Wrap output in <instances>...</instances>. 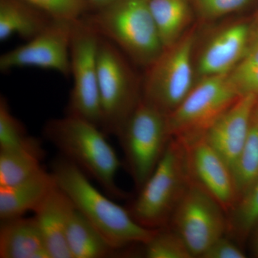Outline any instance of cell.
Wrapping results in <instances>:
<instances>
[{
    "label": "cell",
    "instance_id": "6da1fadb",
    "mask_svg": "<svg viewBox=\"0 0 258 258\" xmlns=\"http://www.w3.org/2000/svg\"><path fill=\"white\" fill-rule=\"evenodd\" d=\"M51 173L75 208L115 250L129 244H146L157 232L136 221L128 210L97 189L79 166L62 155L52 162Z\"/></svg>",
    "mask_w": 258,
    "mask_h": 258
},
{
    "label": "cell",
    "instance_id": "7a4b0ae2",
    "mask_svg": "<svg viewBox=\"0 0 258 258\" xmlns=\"http://www.w3.org/2000/svg\"><path fill=\"white\" fill-rule=\"evenodd\" d=\"M43 134L62 157L96 180L110 198H125L115 183L119 159L99 126L67 114L49 120L44 125Z\"/></svg>",
    "mask_w": 258,
    "mask_h": 258
},
{
    "label": "cell",
    "instance_id": "3957f363",
    "mask_svg": "<svg viewBox=\"0 0 258 258\" xmlns=\"http://www.w3.org/2000/svg\"><path fill=\"white\" fill-rule=\"evenodd\" d=\"M82 20L139 66L149 67L164 50L149 0H115Z\"/></svg>",
    "mask_w": 258,
    "mask_h": 258
},
{
    "label": "cell",
    "instance_id": "277c9868",
    "mask_svg": "<svg viewBox=\"0 0 258 258\" xmlns=\"http://www.w3.org/2000/svg\"><path fill=\"white\" fill-rule=\"evenodd\" d=\"M190 181L184 144L171 138L157 167L139 189L128 210L141 225L152 230L163 228Z\"/></svg>",
    "mask_w": 258,
    "mask_h": 258
},
{
    "label": "cell",
    "instance_id": "5b68a950",
    "mask_svg": "<svg viewBox=\"0 0 258 258\" xmlns=\"http://www.w3.org/2000/svg\"><path fill=\"white\" fill-rule=\"evenodd\" d=\"M117 137L139 190L157 167L170 140L166 115L142 98Z\"/></svg>",
    "mask_w": 258,
    "mask_h": 258
},
{
    "label": "cell",
    "instance_id": "8992f818",
    "mask_svg": "<svg viewBox=\"0 0 258 258\" xmlns=\"http://www.w3.org/2000/svg\"><path fill=\"white\" fill-rule=\"evenodd\" d=\"M240 97L227 74L200 79L179 106L166 115L169 137L182 142L203 137Z\"/></svg>",
    "mask_w": 258,
    "mask_h": 258
},
{
    "label": "cell",
    "instance_id": "52a82bcc",
    "mask_svg": "<svg viewBox=\"0 0 258 258\" xmlns=\"http://www.w3.org/2000/svg\"><path fill=\"white\" fill-rule=\"evenodd\" d=\"M98 75L102 113L101 128L106 134L118 136L142 97L137 94L133 73L123 52L114 44L101 36L98 51Z\"/></svg>",
    "mask_w": 258,
    "mask_h": 258
},
{
    "label": "cell",
    "instance_id": "ba28073f",
    "mask_svg": "<svg viewBox=\"0 0 258 258\" xmlns=\"http://www.w3.org/2000/svg\"><path fill=\"white\" fill-rule=\"evenodd\" d=\"M195 43L194 32H186L147 68L142 99L166 115L179 106L195 86Z\"/></svg>",
    "mask_w": 258,
    "mask_h": 258
},
{
    "label": "cell",
    "instance_id": "9c48e42d",
    "mask_svg": "<svg viewBox=\"0 0 258 258\" xmlns=\"http://www.w3.org/2000/svg\"><path fill=\"white\" fill-rule=\"evenodd\" d=\"M100 36L82 18L73 23L70 61L73 77L68 115L87 120L101 128L98 51Z\"/></svg>",
    "mask_w": 258,
    "mask_h": 258
},
{
    "label": "cell",
    "instance_id": "30bf717a",
    "mask_svg": "<svg viewBox=\"0 0 258 258\" xmlns=\"http://www.w3.org/2000/svg\"><path fill=\"white\" fill-rule=\"evenodd\" d=\"M225 211L220 203L190 179L170 220L194 257H200L227 228ZM170 222V221H169Z\"/></svg>",
    "mask_w": 258,
    "mask_h": 258
},
{
    "label": "cell",
    "instance_id": "8fae6325",
    "mask_svg": "<svg viewBox=\"0 0 258 258\" xmlns=\"http://www.w3.org/2000/svg\"><path fill=\"white\" fill-rule=\"evenodd\" d=\"M74 22L52 20L43 31L25 45L8 51L0 57V70L35 67L71 75V35Z\"/></svg>",
    "mask_w": 258,
    "mask_h": 258
},
{
    "label": "cell",
    "instance_id": "7c38bea8",
    "mask_svg": "<svg viewBox=\"0 0 258 258\" xmlns=\"http://www.w3.org/2000/svg\"><path fill=\"white\" fill-rule=\"evenodd\" d=\"M181 142L186 152L190 179L208 191L225 212L232 211L239 198L230 166L204 136Z\"/></svg>",
    "mask_w": 258,
    "mask_h": 258
},
{
    "label": "cell",
    "instance_id": "4fadbf2b",
    "mask_svg": "<svg viewBox=\"0 0 258 258\" xmlns=\"http://www.w3.org/2000/svg\"><path fill=\"white\" fill-rule=\"evenodd\" d=\"M257 96H241L207 131L204 137L232 170L252 124Z\"/></svg>",
    "mask_w": 258,
    "mask_h": 258
},
{
    "label": "cell",
    "instance_id": "5bb4252c",
    "mask_svg": "<svg viewBox=\"0 0 258 258\" xmlns=\"http://www.w3.org/2000/svg\"><path fill=\"white\" fill-rule=\"evenodd\" d=\"M252 25L236 23L217 32L204 46L197 62L200 79L227 75L235 67L248 48Z\"/></svg>",
    "mask_w": 258,
    "mask_h": 258
},
{
    "label": "cell",
    "instance_id": "9a60e30c",
    "mask_svg": "<svg viewBox=\"0 0 258 258\" xmlns=\"http://www.w3.org/2000/svg\"><path fill=\"white\" fill-rule=\"evenodd\" d=\"M74 209L69 197L56 184L33 211L51 258H73L68 246L66 232Z\"/></svg>",
    "mask_w": 258,
    "mask_h": 258
},
{
    "label": "cell",
    "instance_id": "2e32d148",
    "mask_svg": "<svg viewBox=\"0 0 258 258\" xmlns=\"http://www.w3.org/2000/svg\"><path fill=\"white\" fill-rule=\"evenodd\" d=\"M0 257L51 258L35 217L2 220Z\"/></svg>",
    "mask_w": 258,
    "mask_h": 258
},
{
    "label": "cell",
    "instance_id": "e0dca14e",
    "mask_svg": "<svg viewBox=\"0 0 258 258\" xmlns=\"http://www.w3.org/2000/svg\"><path fill=\"white\" fill-rule=\"evenodd\" d=\"M56 184L52 173L42 171L13 186H0V218L9 220L34 211Z\"/></svg>",
    "mask_w": 258,
    "mask_h": 258
},
{
    "label": "cell",
    "instance_id": "ac0fdd59",
    "mask_svg": "<svg viewBox=\"0 0 258 258\" xmlns=\"http://www.w3.org/2000/svg\"><path fill=\"white\" fill-rule=\"evenodd\" d=\"M52 19L23 0H0V40L18 35L27 41L43 31Z\"/></svg>",
    "mask_w": 258,
    "mask_h": 258
},
{
    "label": "cell",
    "instance_id": "d6986e66",
    "mask_svg": "<svg viewBox=\"0 0 258 258\" xmlns=\"http://www.w3.org/2000/svg\"><path fill=\"white\" fill-rule=\"evenodd\" d=\"M66 238L73 258L106 257L115 251L76 208L69 219Z\"/></svg>",
    "mask_w": 258,
    "mask_h": 258
},
{
    "label": "cell",
    "instance_id": "ffe728a7",
    "mask_svg": "<svg viewBox=\"0 0 258 258\" xmlns=\"http://www.w3.org/2000/svg\"><path fill=\"white\" fill-rule=\"evenodd\" d=\"M190 0H149V7L164 49L186 33L191 20Z\"/></svg>",
    "mask_w": 258,
    "mask_h": 258
},
{
    "label": "cell",
    "instance_id": "44dd1931",
    "mask_svg": "<svg viewBox=\"0 0 258 258\" xmlns=\"http://www.w3.org/2000/svg\"><path fill=\"white\" fill-rule=\"evenodd\" d=\"M44 151L0 150V186H13L45 170Z\"/></svg>",
    "mask_w": 258,
    "mask_h": 258
},
{
    "label": "cell",
    "instance_id": "7402d4cb",
    "mask_svg": "<svg viewBox=\"0 0 258 258\" xmlns=\"http://www.w3.org/2000/svg\"><path fill=\"white\" fill-rule=\"evenodd\" d=\"M0 150H43L40 142L29 136L12 113L3 96L0 97Z\"/></svg>",
    "mask_w": 258,
    "mask_h": 258
},
{
    "label": "cell",
    "instance_id": "603a6c76",
    "mask_svg": "<svg viewBox=\"0 0 258 258\" xmlns=\"http://www.w3.org/2000/svg\"><path fill=\"white\" fill-rule=\"evenodd\" d=\"M232 171L240 200L258 179V124L252 120L247 141Z\"/></svg>",
    "mask_w": 258,
    "mask_h": 258
},
{
    "label": "cell",
    "instance_id": "cb8c5ba5",
    "mask_svg": "<svg viewBox=\"0 0 258 258\" xmlns=\"http://www.w3.org/2000/svg\"><path fill=\"white\" fill-rule=\"evenodd\" d=\"M227 76L239 96L258 97V36L251 40L243 57Z\"/></svg>",
    "mask_w": 258,
    "mask_h": 258
},
{
    "label": "cell",
    "instance_id": "d4e9b609",
    "mask_svg": "<svg viewBox=\"0 0 258 258\" xmlns=\"http://www.w3.org/2000/svg\"><path fill=\"white\" fill-rule=\"evenodd\" d=\"M148 258H191L192 254L175 231L159 229L151 240L144 244Z\"/></svg>",
    "mask_w": 258,
    "mask_h": 258
},
{
    "label": "cell",
    "instance_id": "484cf974",
    "mask_svg": "<svg viewBox=\"0 0 258 258\" xmlns=\"http://www.w3.org/2000/svg\"><path fill=\"white\" fill-rule=\"evenodd\" d=\"M231 225L237 233L244 235L258 224V179L232 210Z\"/></svg>",
    "mask_w": 258,
    "mask_h": 258
},
{
    "label": "cell",
    "instance_id": "4316f807",
    "mask_svg": "<svg viewBox=\"0 0 258 258\" xmlns=\"http://www.w3.org/2000/svg\"><path fill=\"white\" fill-rule=\"evenodd\" d=\"M45 13L51 19L75 22L87 11L89 5L85 0H23Z\"/></svg>",
    "mask_w": 258,
    "mask_h": 258
},
{
    "label": "cell",
    "instance_id": "83f0119b",
    "mask_svg": "<svg viewBox=\"0 0 258 258\" xmlns=\"http://www.w3.org/2000/svg\"><path fill=\"white\" fill-rule=\"evenodd\" d=\"M203 20H212L238 11L251 0H190Z\"/></svg>",
    "mask_w": 258,
    "mask_h": 258
},
{
    "label": "cell",
    "instance_id": "f1b7e54d",
    "mask_svg": "<svg viewBox=\"0 0 258 258\" xmlns=\"http://www.w3.org/2000/svg\"><path fill=\"white\" fill-rule=\"evenodd\" d=\"M201 257L244 258L245 254L233 242L222 236L210 246Z\"/></svg>",
    "mask_w": 258,
    "mask_h": 258
},
{
    "label": "cell",
    "instance_id": "f546056e",
    "mask_svg": "<svg viewBox=\"0 0 258 258\" xmlns=\"http://www.w3.org/2000/svg\"><path fill=\"white\" fill-rule=\"evenodd\" d=\"M89 6H92L97 10L103 9L115 0H85Z\"/></svg>",
    "mask_w": 258,
    "mask_h": 258
},
{
    "label": "cell",
    "instance_id": "4dcf8cb0",
    "mask_svg": "<svg viewBox=\"0 0 258 258\" xmlns=\"http://www.w3.org/2000/svg\"><path fill=\"white\" fill-rule=\"evenodd\" d=\"M258 36V13L257 15V18L255 19V21L253 25H252V38H254V37Z\"/></svg>",
    "mask_w": 258,
    "mask_h": 258
},
{
    "label": "cell",
    "instance_id": "1f68e13d",
    "mask_svg": "<svg viewBox=\"0 0 258 258\" xmlns=\"http://www.w3.org/2000/svg\"><path fill=\"white\" fill-rule=\"evenodd\" d=\"M252 121L258 124V97L255 104H254L253 112H252Z\"/></svg>",
    "mask_w": 258,
    "mask_h": 258
},
{
    "label": "cell",
    "instance_id": "d6a6232c",
    "mask_svg": "<svg viewBox=\"0 0 258 258\" xmlns=\"http://www.w3.org/2000/svg\"><path fill=\"white\" fill-rule=\"evenodd\" d=\"M256 244H257V252H258V232H257V242H256Z\"/></svg>",
    "mask_w": 258,
    "mask_h": 258
}]
</instances>
